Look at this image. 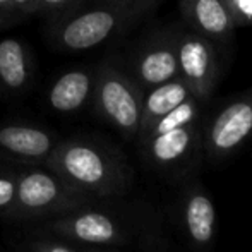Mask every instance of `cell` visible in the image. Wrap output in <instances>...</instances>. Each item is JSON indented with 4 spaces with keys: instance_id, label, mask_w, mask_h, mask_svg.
<instances>
[{
    "instance_id": "9c48e42d",
    "label": "cell",
    "mask_w": 252,
    "mask_h": 252,
    "mask_svg": "<svg viewBox=\"0 0 252 252\" xmlns=\"http://www.w3.org/2000/svg\"><path fill=\"white\" fill-rule=\"evenodd\" d=\"M180 10L206 38L225 40L235 31V23L225 0H180Z\"/></svg>"
},
{
    "instance_id": "44dd1931",
    "label": "cell",
    "mask_w": 252,
    "mask_h": 252,
    "mask_svg": "<svg viewBox=\"0 0 252 252\" xmlns=\"http://www.w3.org/2000/svg\"><path fill=\"white\" fill-rule=\"evenodd\" d=\"M33 0H12V5H19V7H30Z\"/></svg>"
},
{
    "instance_id": "8992f818",
    "label": "cell",
    "mask_w": 252,
    "mask_h": 252,
    "mask_svg": "<svg viewBox=\"0 0 252 252\" xmlns=\"http://www.w3.org/2000/svg\"><path fill=\"white\" fill-rule=\"evenodd\" d=\"M126 12L115 7H98L77 14L59 31V41L63 48L83 52L101 45L120 26Z\"/></svg>"
},
{
    "instance_id": "8fae6325",
    "label": "cell",
    "mask_w": 252,
    "mask_h": 252,
    "mask_svg": "<svg viewBox=\"0 0 252 252\" xmlns=\"http://www.w3.org/2000/svg\"><path fill=\"white\" fill-rule=\"evenodd\" d=\"M192 91L186 84L182 77H175L172 81H166L163 84H158L155 88H150V93L143 98V112H141V126L139 136L144 134L153 127V124L168 112H172L180 103L190 100Z\"/></svg>"
},
{
    "instance_id": "ffe728a7",
    "label": "cell",
    "mask_w": 252,
    "mask_h": 252,
    "mask_svg": "<svg viewBox=\"0 0 252 252\" xmlns=\"http://www.w3.org/2000/svg\"><path fill=\"white\" fill-rule=\"evenodd\" d=\"M36 252H74L70 247L57 242H40L36 244Z\"/></svg>"
},
{
    "instance_id": "7a4b0ae2",
    "label": "cell",
    "mask_w": 252,
    "mask_h": 252,
    "mask_svg": "<svg viewBox=\"0 0 252 252\" xmlns=\"http://www.w3.org/2000/svg\"><path fill=\"white\" fill-rule=\"evenodd\" d=\"M88 204V194L70 187L57 173L31 170L17 175L14 215L45 218L81 209Z\"/></svg>"
},
{
    "instance_id": "7c38bea8",
    "label": "cell",
    "mask_w": 252,
    "mask_h": 252,
    "mask_svg": "<svg viewBox=\"0 0 252 252\" xmlns=\"http://www.w3.org/2000/svg\"><path fill=\"white\" fill-rule=\"evenodd\" d=\"M136 74L144 88H155L179 77L175 43H159L144 50L136 62Z\"/></svg>"
},
{
    "instance_id": "3957f363",
    "label": "cell",
    "mask_w": 252,
    "mask_h": 252,
    "mask_svg": "<svg viewBox=\"0 0 252 252\" xmlns=\"http://www.w3.org/2000/svg\"><path fill=\"white\" fill-rule=\"evenodd\" d=\"M143 98L141 88L115 69H103L94 84V100L100 113L127 137L139 132Z\"/></svg>"
},
{
    "instance_id": "e0dca14e",
    "label": "cell",
    "mask_w": 252,
    "mask_h": 252,
    "mask_svg": "<svg viewBox=\"0 0 252 252\" xmlns=\"http://www.w3.org/2000/svg\"><path fill=\"white\" fill-rule=\"evenodd\" d=\"M16 190H17V177L0 175V211L14 213Z\"/></svg>"
},
{
    "instance_id": "277c9868",
    "label": "cell",
    "mask_w": 252,
    "mask_h": 252,
    "mask_svg": "<svg viewBox=\"0 0 252 252\" xmlns=\"http://www.w3.org/2000/svg\"><path fill=\"white\" fill-rule=\"evenodd\" d=\"M252 137V88L230 101L211 120L206 130V153L221 159L239 151Z\"/></svg>"
},
{
    "instance_id": "5bb4252c",
    "label": "cell",
    "mask_w": 252,
    "mask_h": 252,
    "mask_svg": "<svg viewBox=\"0 0 252 252\" xmlns=\"http://www.w3.org/2000/svg\"><path fill=\"white\" fill-rule=\"evenodd\" d=\"M93 86V79L86 70H70L53 83L48 101L57 112H76L88 101Z\"/></svg>"
},
{
    "instance_id": "52a82bcc",
    "label": "cell",
    "mask_w": 252,
    "mask_h": 252,
    "mask_svg": "<svg viewBox=\"0 0 252 252\" xmlns=\"http://www.w3.org/2000/svg\"><path fill=\"white\" fill-rule=\"evenodd\" d=\"M52 230L84 244H115L122 239V230L119 223L106 213L93 209H76L69 215L50 223Z\"/></svg>"
},
{
    "instance_id": "30bf717a",
    "label": "cell",
    "mask_w": 252,
    "mask_h": 252,
    "mask_svg": "<svg viewBox=\"0 0 252 252\" xmlns=\"http://www.w3.org/2000/svg\"><path fill=\"white\" fill-rule=\"evenodd\" d=\"M0 148L9 155L30 161H47L55 148L48 132L30 126L0 127Z\"/></svg>"
},
{
    "instance_id": "9a60e30c",
    "label": "cell",
    "mask_w": 252,
    "mask_h": 252,
    "mask_svg": "<svg viewBox=\"0 0 252 252\" xmlns=\"http://www.w3.org/2000/svg\"><path fill=\"white\" fill-rule=\"evenodd\" d=\"M0 81L9 90H21L28 81V59L21 41L0 40Z\"/></svg>"
},
{
    "instance_id": "6da1fadb",
    "label": "cell",
    "mask_w": 252,
    "mask_h": 252,
    "mask_svg": "<svg viewBox=\"0 0 252 252\" xmlns=\"http://www.w3.org/2000/svg\"><path fill=\"white\" fill-rule=\"evenodd\" d=\"M48 168L70 187L84 194L110 196L124 189L126 175L120 165L98 146L67 141L53 148Z\"/></svg>"
},
{
    "instance_id": "ba28073f",
    "label": "cell",
    "mask_w": 252,
    "mask_h": 252,
    "mask_svg": "<svg viewBox=\"0 0 252 252\" xmlns=\"http://www.w3.org/2000/svg\"><path fill=\"white\" fill-rule=\"evenodd\" d=\"M182 223L194 247L206 249L211 246L216 233V208L199 186L189 189L184 196Z\"/></svg>"
},
{
    "instance_id": "4fadbf2b",
    "label": "cell",
    "mask_w": 252,
    "mask_h": 252,
    "mask_svg": "<svg viewBox=\"0 0 252 252\" xmlns=\"http://www.w3.org/2000/svg\"><path fill=\"white\" fill-rule=\"evenodd\" d=\"M196 124L177 127V129L166 130L161 134H153L143 139L146 146L148 156L156 165H173L175 161L182 159L196 143Z\"/></svg>"
},
{
    "instance_id": "5b68a950",
    "label": "cell",
    "mask_w": 252,
    "mask_h": 252,
    "mask_svg": "<svg viewBox=\"0 0 252 252\" xmlns=\"http://www.w3.org/2000/svg\"><path fill=\"white\" fill-rule=\"evenodd\" d=\"M179 74L197 101L208 100L216 86L218 65L211 43L202 34H184L175 43Z\"/></svg>"
},
{
    "instance_id": "ac0fdd59",
    "label": "cell",
    "mask_w": 252,
    "mask_h": 252,
    "mask_svg": "<svg viewBox=\"0 0 252 252\" xmlns=\"http://www.w3.org/2000/svg\"><path fill=\"white\" fill-rule=\"evenodd\" d=\"M235 28L252 24V0H225Z\"/></svg>"
},
{
    "instance_id": "2e32d148",
    "label": "cell",
    "mask_w": 252,
    "mask_h": 252,
    "mask_svg": "<svg viewBox=\"0 0 252 252\" xmlns=\"http://www.w3.org/2000/svg\"><path fill=\"white\" fill-rule=\"evenodd\" d=\"M197 101L196 98H190V100L180 103L179 106L168 112L166 115H163L161 119H158L150 130L144 134L141 139H146L148 136H153V134H161V132H166V130H172V129H177V127H182V126H187V124H192L196 122V117H197Z\"/></svg>"
},
{
    "instance_id": "7402d4cb",
    "label": "cell",
    "mask_w": 252,
    "mask_h": 252,
    "mask_svg": "<svg viewBox=\"0 0 252 252\" xmlns=\"http://www.w3.org/2000/svg\"><path fill=\"white\" fill-rule=\"evenodd\" d=\"M0 5L5 7V5H12V0H0Z\"/></svg>"
},
{
    "instance_id": "d6986e66",
    "label": "cell",
    "mask_w": 252,
    "mask_h": 252,
    "mask_svg": "<svg viewBox=\"0 0 252 252\" xmlns=\"http://www.w3.org/2000/svg\"><path fill=\"white\" fill-rule=\"evenodd\" d=\"M70 0H33L31 5L28 7V10L34 9H55V7H62L65 3H69Z\"/></svg>"
}]
</instances>
